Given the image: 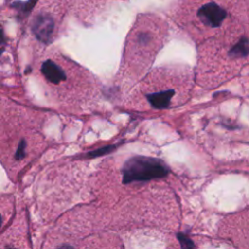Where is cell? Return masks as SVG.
I'll return each mask as SVG.
<instances>
[{
	"mask_svg": "<svg viewBox=\"0 0 249 249\" xmlns=\"http://www.w3.org/2000/svg\"><path fill=\"white\" fill-rule=\"evenodd\" d=\"M45 124L44 114L0 98V162L11 180L47 149Z\"/></svg>",
	"mask_w": 249,
	"mask_h": 249,
	"instance_id": "1",
	"label": "cell"
},
{
	"mask_svg": "<svg viewBox=\"0 0 249 249\" xmlns=\"http://www.w3.org/2000/svg\"><path fill=\"white\" fill-rule=\"evenodd\" d=\"M173 17L195 39L215 37L231 23L230 14L217 0H179L173 9Z\"/></svg>",
	"mask_w": 249,
	"mask_h": 249,
	"instance_id": "2",
	"label": "cell"
},
{
	"mask_svg": "<svg viewBox=\"0 0 249 249\" xmlns=\"http://www.w3.org/2000/svg\"><path fill=\"white\" fill-rule=\"evenodd\" d=\"M165 24L156 17L139 18L126 40L124 63V70L140 74L150 66L163 45Z\"/></svg>",
	"mask_w": 249,
	"mask_h": 249,
	"instance_id": "3",
	"label": "cell"
},
{
	"mask_svg": "<svg viewBox=\"0 0 249 249\" xmlns=\"http://www.w3.org/2000/svg\"><path fill=\"white\" fill-rule=\"evenodd\" d=\"M167 165L160 160L137 156L127 160L122 169L123 183L149 181L161 178L168 173Z\"/></svg>",
	"mask_w": 249,
	"mask_h": 249,
	"instance_id": "4",
	"label": "cell"
},
{
	"mask_svg": "<svg viewBox=\"0 0 249 249\" xmlns=\"http://www.w3.org/2000/svg\"><path fill=\"white\" fill-rule=\"evenodd\" d=\"M0 249H31L27 224L22 214L0 234Z\"/></svg>",
	"mask_w": 249,
	"mask_h": 249,
	"instance_id": "5",
	"label": "cell"
},
{
	"mask_svg": "<svg viewBox=\"0 0 249 249\" xmlns=\"http://www.w3.org/2000/svg\"><path fill=\"white\" fill-rule=\"evenodd\" d=\"M16 218V199L11 194L0 193V234Z\"/></svg>",
	"mask_w": 249,
	"mask_h": 249,
	"instance_id": "6",
	"label": "cell"
},
{
	"mask_svg": "<svg viewBox=\"0 0 249 249\" xmlns=\"http://www.w3.org/2000/svg\"><path fill=\"white\" fill-rule=\"evenodd\" d=\"M41 72L46 79V81L53 87H62V84L67 81V76L65 75L63 69L52 60L45 61L41 66Z\"/></svg>",
	"mask_w": 249,
	"mask_h": 249,
	"instance_id": "7",
	"label": "cell"
},
{
	"mask_svg": "<svg viewBox=\"0 0 249 249\" xmlns=\"http://www.w3.org/2000/svg\"><path fill=\"white\" fill-rule=\"evenodd\" d=\"M175 94V89L171 88L161 87L160 89L146 94V99L150 105L156 109L167 108Z\"/></svg>",
	"mask_w": 249,
	"mask_h": 249,
	"instance_id": "8",
	"label": "cell"
},
{
	"mask_svg": "<svg viewBox=\"0 0 249 249\" xmlns=\"http://www.w3.org/2000/svg\"><path fill=\"white\" fill-rule=\"evenodd\" d=\"M53 20L47 15H39L33 21L32 30L36 37L44 42H47L53 31Z\"/></svg>",
	"mask_w": 249,
	"mask_h": 249,
	"instance_id": "9",
	"label": "cell"
},
{
	"mask_svg": "<svg viewBox=\"0 0 249 249\" xmlns=\"http://www.w3.org/2000/svg\"><path fill=\"white\" fill-rule=\"evenodd\" d=\"M177 238L181 244V249H196V246L192 239L183 232L177 234Z\"/></svg>",
	"mask_w": 249,
	"mask_h": 249,
	"instance_id": "10",
	"label": "cell"
},
{
	"mask_svg": "<svg viewBox=\"0 0 249 249\" xmlns=\"http://www.w3.org/2000/svg\"><path fill=\"white\" fill-rule=\"evenodd\" d=\"M220 1H221V0H219V2H220Z\"/></svg>",
	"mask_w": 249,
	"mask_h": 249,
	"instance_id": "11",
	"label": "cell"
}]
</instances>
